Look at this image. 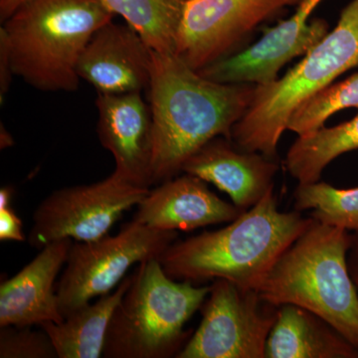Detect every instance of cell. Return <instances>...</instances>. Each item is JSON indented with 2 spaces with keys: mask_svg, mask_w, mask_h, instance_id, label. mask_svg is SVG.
Instances as JSON below:
<instances>
[{
  "mask_svg": "<svg viewBox=\"0 0 358 358\" xmlns=\"http://www.w3.org/2000/svg\"><path fill=\"white\" fill-rule=\"evenodd\" d=\"M255 89L212 81L174 52H152L148 89L154 121L152 185L178 176L186 160L213 138L231 140Z\"/></svg>",
  "mask_w": 358,
  "mask_h": 358,
  "instance_id": "cell-1",
  "label": "cell"
},
{
  "mask_svg": "<svg viewBox=\"0 0 358 358\" xmlns=\"http://www.w3.org/2000/svg\"><path fill=\"white\" fill-rule=\"evenodd\" d=\"M313 218L279 209L274 186L226 227L174 241L159 257L178 281L226 280L257 291L280 257L310 227Z\"/></svg>",
  "mask_w": 358,
  "mask_h": 358,
  "instance_id": "cell-2",
  "label": "cell"
},
{
  "mask_svg": "<svg viewBox=\"0 0 358 358\" xmlns=\"http://www.w3.org/2000/svg\"><path fill=\"white\" fill-rule=\"evenodd\" d=\"M350 232L313 219L257 289L264 301L319 315L358 350V291L348 268Z\"/></svg>",
  "mask_w": 358,
  "mask_h": 358,
  "instance_id": "cell-3",
  "label": "cell"
},
{
  "mask_svg": "<svg viewBox=\"0 0 358 358\" xmlns=\"http://www.w3.org/2000/svg\"><path fill=\"white\" fill-rule=\"evenodd\" d=\"M113 17L98 0H26L0 28L14 76L40 91H77L79 59Z\"/></svg>",
  "mask_w": 358,
  "mask_h": 358,
  "instance_id": "cell-4",
  "label": "cell"
},
{
  "mask_svg": "<svg viewBox=\"0 0 358 358\" xmlns=\"http://www.w3.org/2000/svg\"><path fill=\"white\" fill-rule=\"evenodd\" d=\"M358 65V0L341 11L333 31L285 76L256 86L253 100L232 129L231 141L247 152L277 157L289 119L303 103Z\"/></svg>",
  "mask_w": 358,
  "mask_h": 358,
  "instance_id": "cell-5",
  "label": "cell"
},
{
  "mask_svg": "<svg viewBox=\"0 0 358 358\" xmlns=\"http://www.w3.org/2000/svg\"><path fill=\"white\" fill-rule=\"evenodd\" d=\"M209 292L210 286L169 277L159 259L138 264L110 320L103 357H176L183 348L186 322Z\"/></svg>",
  "mask_w": 358,
  "mask_h": 358,
  "instance_id": "cell-6",
  "label": "cell"
},
{
  "mask_svg": "<svg viewBox=\"0 0 358 358\" xmlns=\"http://www.w3.org/2000/svg\"><path fill=\"white\" fill-rule=\"evenodd\" d=\"M178 237L176 231L154 229L131 220L115 236L73 241L57 282L59 308L64 319L94 299L113 292L136 264L159 259Z\"/></svg>",
  "mask_w": 358,
  "mask_h": 358,
  "instance_id": "cell-7",
  "label": "cell"
},
{
  "mask_svg": "<svg viewBox=\"0 0 358 358\" xmlns=\"http://www.w3.org/2000/svg\"><path fill=\"white\" fill-rule=\"evenodd\" d=\"M148 192L150 188L134 185L115 171L98 182L55 190L35 209L28 243L42 249L59 240L100 239Z\"/></svg>",
  "mask_w": 358,
  "mask_h": 358,
  "instance_id": "cell-8",
  "label": "cell"
},
{
  "mask_svg": "<svg viewBox=\"0 0 358 358\" xmlns=\"http://www.w3.org/2000/svg\"><path fill=\"white\" fill-rule=\"evenodd\" d=\"M199 329L178 358H265L278 308L254 289L215 280L202 305Z\"/></svg>",
  "mask_w": 358,
  "mask_h": 358,
  "instance_id": "cell-9",
  "label": "cell"
},
{
  "mask_svg": "<svg viewBox=\"0 0 358 358\" xmlns=\"http://www.w3.org/2000/svg\"><path fill=\"white\" fill-rule=\"evenodd\" d=\"M301 0H186L176 54L199 71L230 55L257 26Z\"/></svg>",
  "mask_w": 358,
  "mask_h": 358,
  "instance_id": "cell-10",
  "label": "cell"
},
{
  "mask_svg": "<svg viewBox=\"0 0 358 358\" xmlns=\"http://www.w3.org/2000/svg\"><path fill=\"white\" fill-rule=\"evenodd\" d=\"M322 1L301 0L291 17L265 29L256 43L199 72L218 83L256 86L272 83L287 63L298 56H305L329 32V23L322 18L308 22Z\"/></svg>",
  "mask_w": 358,
  "mask_h": 358,
  "instance_id": "cell-11",
  "label": "cell"
},
{
  "mask_svg": "<svg viewBox=\"0 0 358 358\" xmlns=\"http://www.w3.org/2000/svg\"><path fill=\"white\" fill-rule=\"evenodd\" d=\"M152 50L131 26L110 21L96 30L77 65L98 94L141 93L152 78Z\"/></svg>",
  "mask_w": 358,
  "mask_h": 358,
  "instance_id": "cell-12",
  "label": "cell"
},
{
  "mask_svg": "<svg viewBox=\"0 0 358 358\" xmlns=\"http://www.w3.org/2000/svg\"><path fill=\"white\" fill-rule=\"evenodd\" d=\"M96 133L115 159V173L150 188L154 154V121L141 93L105 95L96 100Z\"/></svg>",
  "mask_w": 358,
  "mask_h": 358,
  "instance_id": "cell-13",
  "label": "cell"
},
{
  "mask_svg": "<svg viewBox=\"0 0 358 358\" xmlns=\"http://www.w3.org/2000/svg\"><path fill=\"white\" fill-rule=\"evenodd\" d=\"M206 183L187 173L159 183L136 206L133 220L154 229L189 232L241 215L244 211L221 199Z\"/></svg>",
  "mask_w": 358,
  "mask_h": 358,
  "instance_id": "cell-14",
  "label": "cell"
},
{
  "mask_svg": "<svg viewBox=\"0 0 358 358\" xmlns=\"http://www.w3.org/2000/svg\"><path fill=\"white\" fill-rule=\"evenodd\" d=\"M72 239L46 245L34 259L0 285V327L41 326L64 320L57 296L59 273L64 267Z\"/></svg>",
  "mask_w": 358,
  "mask_h": 358,
  "instance_id": "cell-15",
  "label": "cell"
},
{
  "mask_svg": "<svg viewBox=\"0 0 358 358\" xmlns=\"http://www.w3.org/2000/svg\"><path fill=\"white\" fill-rule=\"evenodd\" d=\"M279 171L275 159L247 152L232 141L218 136L203 145L182 166V173L211 183L229 195L232 203L248 210L274 186Z\"/></svg>",
  "mask_w": 358,
  "mask_h": 358,
  "instance_id": "cell-16",
  "label": "cell"
},
{
  "mask_svg": "<svg viewBox=\"0 0 358 358\" xmlns=\"http://www.w3.org/2000/svg\"><path fill=\"white\" fill-rule=\"evenodd\" d=\"M265 358H358V350L319 315L282 305L268 334Z\"/></svg>",
  "mask_w": 358,
  "mask_h": 358,
  "instance_id": "cell-17",
  "label": "cell"
},
{
  "mask_svg": "<svg viewBox=\"0 0 358 358\" xmlns=\"http://www.w3.org/2000/svg\"><path fill=\"white\" fill-rule=\"evenodd\" d=\"M131 275L95 303H89L68 315L63 322L41 324L51 338L58 358L103 357L110 320L131 284Z\"/></svg>",
  "mask_w": 358,
  "mask_h": 358,
  "instance_id": "cell-18",
  "label": "cell"
},
{
  "mask_svg": "<svg viewBox=\"0 0 358 358\" xmlns=\"http://www.w3.org/2000/svg\"><path fill=\"white\" fill-rule=\"evenodd\" d=\"M355 150H358V115L338 126H322L299 136L289 148L285 166L299 183L317 182L331 162Z\"/></svg>",
  "mask_w": 358,
  "mask_h": 358,
  "instance_id": "cell-19",
  "label": "cell"
},
{
  "mask_svg": "<svg viewBox=\"0 0 358 358\" xmlns=\"http://www.w3.org/2000/svg\"><path fill=\"white\" fill-rule=\"evenodd\" d=\"M126 20L154 51L174 52L186 0H98Z\"/></svg>",
  "mask_w": 358,
  "mask_h": 358,
  "instance_id": "cell-20",
  "label": "cell"
},
{
  "mask_svg": "<svg viewBox=\"0 0 358 358\" xmlns=\"http://www.w3.org/2000/svg\"><path fill=\"white\" fill-rule=\"evenodd\" d=\"M294 199L296 210H310V216L320 223L358 231V187L343 189L320 181L299 183Z\"/></svg>",
  "mask_w": 358,
  "mask_h": 358,
  "instance_id": "cell-21",
  "label": "cell"
},
{
  "mask_svg": "<svg viewBox=\"0 0 358 358\" xmlns=\"http://www.w3.org/2000/svg\"><path fill=\"white\" fill-rule=\"evenodd\" d=\"M350 108L358 110V73L331 84L303 103L289 119L288 129L299 136H306L322 128L339 110Z\"/></svg>",
  "mask_w": 358,
  "mask_h": 358,
  "instance_id": "cell-22",
  "label": "cell"
},
{
  "mask_svg": "<svg viewBox=\"0 0 358 358\" xmlns=\"http://www.w3.org/2000/svg\"><path fill=\"white\" fill-rule=\"evenodd\" d=\"M0 358H58L51 338L40 327H2L0 329Z\"/></svg>",
  "mask_w": 358,
  "mask_h": 358,
  "instance_id": "cell-23",
  "label": "cell"
},
{
  "mask_svg": "<svg viewBox=\"0 0 358 358\" xmlns=\"http://www.w3.org/2000/svg\"><path fill=\"white\" fill-rule=\"evenodd\" d=\"M0 240L1 241L24 242L23 224L13 208V205L0 208Z\"/></svg>",
  "mask_w": 358,
  "mask_h": 358,
  "instance_id": "cell-24",
  "label": "cell"
},
{
  "mask_svg": "<svg viewBox=\"0 0 358 358\" xmlns=\"http://www.w3.org/2000/svg\"><path fill=\"white\" fill-rule=\"evenodd\" d=\"M13 76L8 43H7L6 35L0 31V101H1V105H3L4 99L7 92L9 91Z\"/></svg>",
  "mask_w": 358,
  "mask_h": 358,
  "instance_id": "cell-25",
  "label": "cell"
},
{
  "mask_svg": "<svg viewBox=\"0 0 358 358\" xmlns=\"http://www.w3.org/2000/svg\"><path fill=\"white\" fill-rule=\"evenodd\" d=\"M348 268L358 291V231L350 232V246L348 254Z\"/></svg>",
  "mask_w": 358,
  "mask_h": 358,
  "instance_id": "cell-26",
  "label": "cell"
},
{
  "mask_svg": "<svg viewBox=\"0 0 358 358\" xmlns=\"http://www.w3.org/2000/svg\"><path fill=\"white\" fill-rule=\"evenodd\" d=\"M25 1L26 0H0V20L1 22L3 23L4 21L8 20Z\"/></svg>",
  "mask_w": 358,
  "mask_h": 358,
  "instance_id": "cell-27",
  "label": "cell"
},
{
  "mask_svg": "<svg viewBox=\"0 0 358 358\" xmlns=\"http://www.w3.org/2000/svg\"><path fill=\"white\" fill-rule=\"evenodd\" d=\"M14 190L13 186H3L0 189V208L13 203Z\"/></svg>",
  "mask_w": 358,
  "mask_h": 358,
  "instance_id": "cell-28",
  "label": "cell"
},
{
  "mask_svg": "<svg viewBox=\"0 0 358 358\" xmlns=\"http://www.w3.org/2000/svg\"><path fill=\"white\" fill-rule=\"evenodd\" d=\"M13 145V136H10L1 124V148L11 147Z\"/></svg>",
  "mask_w": 358,
  "mask_h": 358,
  "instance_id": "cell-29",
  "label": "cell"
}]
</instances>
